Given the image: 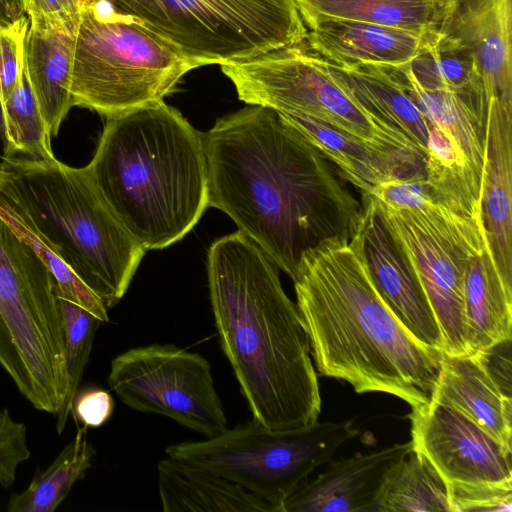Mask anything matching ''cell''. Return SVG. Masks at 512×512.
I'll list each match as a JSON object with an SVG mask.
<instances>
[{
	"instance_id": "cell-1",
	"label": "cell",
	"mask_w": 512,
	"mask_h": 512,
	"mask_svg": "<svg viewBox=\"0 0 512 512\" xmlns=\"http://www.w3.org/2000/svg\"><path fill=\"white\" fill-rule=\"evenodd\" d=\"M203 141L208 205L291 279L306 252L360 231L363 207L336 167L276 110L249 105L219 118Z\"/></svg>"
},
{
	"instance_id": "cell-2",
	"label": "cell",
	"mask_w": 512,
	"mask_h": 512,
	"mask_svg": "<svg viewBox=\"0 0 512 512\" xmlns=\"http://www.w3.org/2000/svg\"><path fill=\"white\" fill-rule=\"evenodd\" d=\"M207 271L219 343L252 420L270 429L318 421L321 394L309 337L278 267L237 231L213 242Z\"/></svg>"
},
{
	"instance_id": "cell-3",
	"label": "cell",
	"mask_w": 512,
	"mask_h": 512,
	"mask_svg": "<svg viewBox=\"0 0 512 512\" xmlns=\"http://www.w3.org/2000/svg\"><path fill=\"white\" fill-rule=\"evenodd\" d=\"M317 371L348 382L356 393L396 396L425 405L441 352L419 342L395 317L370 278L362 227L306 252L292 279Z\"/></svg>"
},
{
	"instance_id": "cell-4",
	"label": "cell",
	"mask_w": 512,
	"mask_h": 512,
	"mask_svg": "<svg viewBox=\"0 0 512 512\" xmlns=\"http://www.w3.org/2000/svg\"><path fill=\"white\" fill-rule=\"evenodd\" d=\"M87 167L146 251L181 240L209 206L203 133L164 101L106 118Z\"/></svg>"
},
{
	"instance_id": "cell-5",
	"label": "cell",
	"mask_w": 512,
	"mask_h": 512,
	"mask_svg": "<svg viewBox=\"0 0 512 512\" xmlns=\"http://www.w3.org/2000/svg\"><path fill=\"white\" fill-rule=\"evenodd\" d=\"M37 226L70 270L114 307L125 295L146 252L101 194L87 165L55 157H1Z\"/></svg>"
},
{
	"instance_id": "cell-6",
	"label": "cell",
	"mask_w": 512,
	"mask_h": 512,
	"mask_svg": "<svg viewBox=\"0 0 512 512\" xmlns=\"http://www.w3.org/2000/svg\"><path fill=\"white\" fill-rule=\"evenodd\" d=\"M200 64L140 20L95 0L80 14L72 48V105L109 118L164 101Z\"/></svg>"
},
{
	"instance_id": "cell-7",
	"label": "cell",
	"mask_w": 512,
	"mask_h": 512,
	"mask_svg": "<svg viewBox=\"0 0 512 512\" xmlns=\"http://www.w3.org/2000/svg\"><path fill=\"white\" fill-rule=\"evenodd\" d=\"M0 366L36 410L61 409L68 383L57 282L1 217Z\"/></svg>"
},
{
	"instance_id": "cell-8",
	"label": "cell",
	"mask_w": 512,
	"mask_h": 512,
	"mask_svg": "<svg viewBox=\"0 0 512 512\" xmlns=\"http://www.w3.org/2000/svg\"><path fill=\"white\" fill-rule=\"evenodd\" d=\"M168 40L200 66L302 43L295 0H103Z\"/></svg>"
},
{
	"instance_id": "cell-9",
	"label": "cell",
	"mask_w": 512,
	"mask_h": 512,
	"mask_svg": "<svg viewBox=\"0 0 512 512\" xmlns=\"http://www.w3.org/2000/svg\"><path fill=\"white\" fill-rule=\"evenodd\" d=\"M358 434L352 420L289 429L252 420L205 440L170 445L165 454L237 483L281 512L297 486Z\"/></svg>"
},
{
	"instance_id": "cell-10",
	"label": "cell",
	"mask_w": 512,
	"mask_h": 512,
	"mask_svg": "<svg viewBox=\"0 0 512 512\" xmlns=\"http://www.w3.org/2000/svg\"><path fill=\"white\" fill-rule=\"evenodd\" d=\"M305 42V41H304ZM222 63L238 98L277 112H298L373 146L426 160L400 130L360 105L329 73L322 57L303 43Z\"/></svg>"
},
{
	"instance_id": "cell-11",
	"label": "cell",
	"mask_w": 512,
	"mask_h": 512,
	"mask_svg": "<svg viewBox=\"0 0 512 512\" xmlns=\"http://www.w3.org/2000/svg\"><path fill=\"white\" fill-rule=\"evenodd\" d=\"M107 381L135 411L168 417L205 438L228 428L211 365L199 353L174 344L135 347L111 361Z\"/></svg>"
},
{
	"instance_id": "cell-12",
	"label": "cell",
	"mask_w": 512,
	"mask_h": 512,
	"mask_svg": "<svg viewBox=\"0 0 512 512\" xmlns=\"http://www.w3.org/2000/svg\"><path fill=\"white\" fill-rule=\"evenodd\" d=\"M369 199L421 287L449 356L469 355L464 283L468 264L482 249L427 217Z\"/></svg>"
},
{
	"instance_id": "cell-13",
	"label": "cell",
	"mask_w": 512,
	"mask_h": 512,
	"mask_svg": "<svg viewBox=\"0 0 512 512\" xmlns=\"http://www.w3.org/2000/svg\"><path fill=\"white\" fill-rule=\"evenodd\" d=\"M408 418L412 451L446 484L512 481L511 453L455 409L430 399Z\"/></svg>"
},
{
	"instance_id": "cell-14",
	"label": "cell",
	"mask_w": 512,
	"mask_h": 512,
	"mask_svg": "<svg viewBox=\"0 0 512 512\" xmlns=\"http://www.w3.org/2000/svg\"><path fill=\"white\" fill-rule=\"evenodd\" d=\"M436 29L472 54L487 111L512 108V0H443Z\"/></svg>"
},
{
	"instance_id": "cell-15",
	"label": "cell",
	"mask_w": 512,
	"mask_h": 512,
	"mask_svg": "<svg viewBox=\"0 0 512 512\" xmlns=\"http://www.w3.org/2000/svg\"><path fill=\"white\" fill-rule=\"evenodd\" d=\"M412 451L411 441L350 458L329 460L283 501L281 512H377V499L391 469Z\"/></svg>"
},
{
	"instance_id": "cell-16",
	"label": "cell",
	"mask_w": 512,
	"mask_h": 512,
	"mask_svg": "<svg viewBox=\"0 0 512 512\" xmlns=\"http://www.w3.org/2000/svg\"><path fill=\"white\" fill-rule=\"evenodd\" d=\"M363 250L378 294L422 344L443 353L444 342L430 305L371 201L362 200Z\"/></svg>"
},
{
	"instance_id": "cell-17",
	"label": "cell",
	"mask_w": 512,
	"mask_h": 512,
	"mask_svg": "<svg viewBox=\"0 0 512 512\" xmlns=\"http://www.w3.org/2000/svg\"><path fill=\"white\" fill-rule=\"evenodd\" d=\"M430 399L451 407L512 452L511 391L502 386L480 354H441Z\"/></svg>"
},
{
	"instance_id": "cell-18",
	"label": "cell",
	"mask_w": 512,
	"mask_h": 512,
	"mask_svg": "<svg viewBox=\"0 0 512 512\" xmlns=\"http://www.w3.org/2000/svg\"><path fill=\"white\" fill-rule=\"evenodd\" d=\"M278 113L306 136L363 197L383 182L426 176L425 160L373 146L306 114Z\"/></svg>"
},
{
	"instance_id": "cell-19",
	"label": "cell",
	"mask_w": 512,
	"mask_h": 512,
	"mask_svg": "<svg viewBox=\"0 0 512 512\" xmlns=\"http://www.w3.org/2000/svg\"><path fill=\"white\" fill-rule=\"evenodd\" d=\"M484 146V228L498 271L512 286V108L489 105Z\"/></svg>"
},
{
	"instance_id": "cell-20",
	"label": "cell",
	"mask_w": 512,
	"mask_h": 512,
	"mask_svg": "<svg viewBox=\"0 0 512 512\" xmlns=\"http://www.w3.org/2000/svg\"><path fill=\"white\" fill-rule=\"evenodd\" d=\"M303 22L307 46L338 65L402 66L416 56L426 36L351 20L311 18Z\"/></svg>"
},
{
	"instance_id": "cell-21",
	"label": "cell",
	"mask_w": 512,
	"mask_h": 512,
	"mask_svg": "<svg viewBox=\"0 0 512 512\" xmlns=\"http://www.w3.org/2000/svg\"><path fill=\"white\" fill-rule=\"evenodd\" d=\"M76 25L29 22L24 61L40 113L51 137L73 107L70 92L73 36Z\"/></svg>"
},
{
	"instance_id": "cell-22",
	"label": "cell",
	"mask_w": 512,
	"mask_h": 512,
	"mask_svg": "<svg viewBox=\"0 0 512 512\" xmlns=\"http://www.w3.org/2000/svg\"><path fill=\"white\" fill-rule=\"evenodd\" d=\"M157 484L164 512H278L239 484L169 456L157 464Z\"/></svg>"
},
{
	"instance_id": "cell-23",
	"label": "cell",
	"mask_w": 512,
	"mask_h": 512,
	"mask_svg": "<svg viewBox=\"0 0 512 512\" xmlns=\"http://www.w3.org/2000/svg\"><path fill=\"white\" fill-rule=\"evenodd\" d=\"M464 296L469 355L511 340L512 286L501 277L488 243L468 264Z\"/></svg>"
},
{
	"instance_id": "cell-24",
	"label": "cell",
	"mask_w": 512,
	"mask_h": 512,
	"mask_svg": "<svg viewBox=\"0 0 512 512\" xmlns=\"http://www.w3.org/2000/svg\"><path fill=\"white\" fill-rule=\"evenodd\" d=\"M324 61L329 73L360 105L400 130L426 155L429 122L388 68Z\"/></svg>"
},
{
	"instance_id": "cell-25",
	"label": "cell",
	"mask_w": 512,
	"mask_h": 512,
	"mask_svg": "<svg viewBox=\"0 0 512 512\" xmlns=\"http://www.w3.org/2000/svg\"><path fill=\"white\" fill-rule=\"evenodd\" d=\"M0 217L36 253L52 272L59 297L80 305L102 323L108 322L103 302L70 270L31 215L13 174L0 163Z\"/></svg>"
},
{
	"instance_id": "cell-26",
	"label": "cell",
	"mask_w": 512,
	"mask_h": 512,
	"mask_svg": "<svg viewBox=\"0 0 512 512\" xmlns=\"http://www.w3.org/2000/svg\"><path fill=\"white\" fill-rule=\"evenodd\" d=\"M424 117L457 142L477 175L483 180L485 162V125L457 94L422 86L409 63L388 68Z\"/></svg>"
},
{
	"instance_id": "cell-27",
	"label": "cell",
	"mask_w": 512,
	"mask_h": 512,
	"mask_svg": "<svg viewBox=\"0 0 512 512\" xmlns=\"http://www.w3.org/2000/svg\"><path fill=\"white\" fill-rule=\"evenodd\" d=\"M409 67L422 86L460 96L486 125L487 108L473 56L466 47L435 29L426 34Z\"/></svg>"
},
{
	"instance_id": "cell-28",
	"label": "cell",
	"mask_w": 512,
	"mask_h": 512,
	"mask_svg": "<svg viewBox=\"0 0 512 512\" xmlns=\"http://www.w3.org/2000/svg\"><path fill=\"white\" fill-rule=\"evenodd\" d=\"M302 20L332 18L426 35L437 27L443 0H295Z\"/></svg>"
},
{
	"instance_id": "cell-29",
	"label": "cell",
	"mask_w": 512,
	"mask_h": 512,
	"mask_svg": "<svg viewBox=\"0 0 512 512\" xmlns=\"http://www.w3.org/2000/svg\"><path fill=\"white\" fill-rule=\"evenodd\" d=\"M96 451L87 438V427L77 428L74 438L45 469L36 471L30 484L20 493H12L8 512H54L73 485L84 479Z\"/></svg>"
},
{
	"instance_id": "cell-30",
	"label": "cell",
	"mask_w": 512,
	"mask_h": 512,
	"mask_svg": "<svg viewBox=\"0 0 512 512\" xmlns=\"http://www.w3.org/2000/svg\"><path fill=\"white\" fill-rule=\"evenodd\" d=\"M450 512L447 486L428 460L411 451L387 475L377 512Z\"/></svg>"
},
{
	"instance_id": "cell-31",
	"label": "cell",
	"mask_w": 512,
	"mask_h": 512,
	"mask_svg": "<svg viewBox=\"0 0 512 512\" xmlns=\"http://www.w3.org/2000/svg\"><path fill=\"white\" fill-rule=\"evenodd\" d=\"M3 156L52 159L51 139L31 88L25 61L13 92L0 107Z\"/></svg>"
},
{
	"instance_id": "cell-32",
	"label": "cell",
	"mask_w": 512,
	"mask_h": 512,
	"mask_svg": "<svg viewBox=\"0 0 512 512\" xmlns=\"http://www.w3.org/2000/svg\"><path fill=\"white\" fill-rule=\"evenodd\" d=\"M64 321L66 344V372L68 390L56 417V430L60 435L71 413L73 399L91 353L94 335L102 322L75 302L59 297Z\"/></svg>"
},
{
	"instance_id": "cell-33",
	"label": "cell",
	"mask_w": 512,
	"mask_h": 512,
	"mask_svg": "<svg viewBox=\"0 0 512 512\" xmlns=\"http://www.w3.org/2000/svg\"><path fill=\"white\" fill-rule=\"evenodd\" d=\"M446 486L450 512H512V481Z\"/></svg>"
},
{
	"instance_id": "cell-34",
	"label": "cell",
	"mask_w": 512,
	"mask_h": 512,
	"mask_svg": "<svg viewBox=\"0 0 512 512\" xmlns=\"http://www.w3.org/2000/svg\"><path fill=\"white\" fill-rule=\"evenodd\" d=\"M29 26L27 16L15 24L0 28V107L20 77L24 66V40Z\"/></svg>"
},
{
	"instance_id": "cell-35",
	"label": "cell",
	"mask_w": 512,
	"mask_h": 512,
	"mask_svg": "<svg viewBox=\"0 0 512 512\" xmlns=\"http://www.w3.org/2000/svg\"><path fill=\"white\" fill-rule=\"evenodd\" d=\"M27 429L15 421L9 410H0V485L7 489L16 479L18 466L30 458Z\"/></svg>"
},
{
	"instance_id": "cell-36",
	"label": "cell",
	"mask_w": 512,
	"mask_h": 512,
	"mask_svg": "<svg viewBox=\"0 0 512 512\" xmlns=\"http://www.w3.org/2000/svg\"><path fill=\"white\" fill-rule=\"evenodd\" d=\"M113 411L112 395L95 386L78 389L71 409L75 421L87 428L101 427L111 418Z\"/></svg>"
},
{
	"instance_id": "cell-37",
	"label": "cell",
	"mask_w": 512,
	"mask_h": 512,
	"mask_svg": "<svg viewBox=\"0 0 512 512\" xmlns=\"http://www.w3.org/2000/svg\"><path fill=\"white\" fill-rule=\"evenodd\" d=\"M95 0H22L29 22L77 25L81 12Z\"/></svg>"
},
{
	"instance_id": "cell-38",
	"label": "cell",
	"mask_w": 512,
	"mask_h": 512,
	"mask_svg": "<svg viewBox=\"0 0 512 512\" xmlns=\"http://www.w3.org/2000/svg\"><path fill=\"white\" fill-rule=\"evenodd\" d=\"M25 16L22 0H0V28L9 27Z\"/></svg>"
}]
</instances>
